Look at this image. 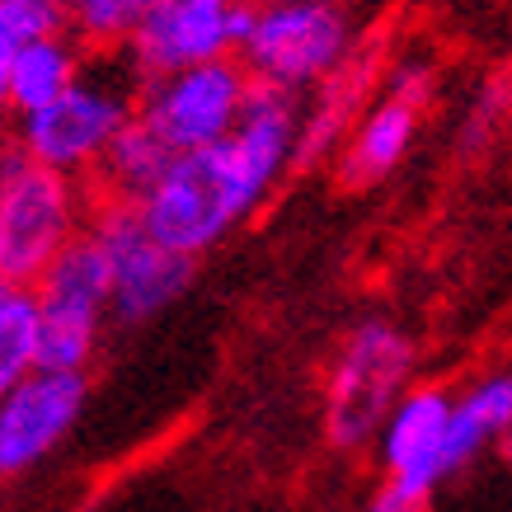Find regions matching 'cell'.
Returning a JSON list of instances; mask_svg holds the SVG:
<instances>
[{
  "label": "cell",
  "instance_id": "1",
  "mask_svg": "<svg viewBox=\"0 0 512 512\" xmlns=\"http://www.w3.org/2000/svg\"><path fill=\"white\" fill-rule=\"evenodd\" d=\"M259 202L264 198L240 170L231 137H221L198 151H179L132 207L156 245L198 259L212 245H221Z\"/></svg>",
  "mask_w": 512,
  "mask_h": 512
},
{
  "label": "cell",
  "instance_id": "2",
  "mask_svg": "<svg viewBox=\"0 0 512 512\" xmlns=\"http://www.w3.org/2000/svg\"><path fill=\"white\" fill-rule=\"evenodd\" d=\"M414 376V343L390 320H367L348 334L334 357L325 390V428L334 447H362L386 423L390 404L409 390Z\"/></svg>",
  "mask_w": 512,
  "mask_h": 512
},
{
  "label": "cell",
  "instance_id": "3",
  "mask_svg": "<svg viewBox=\"0 0 512 512\" xmlns=\"http://www.w3.org/2000/svg\"><path fill=\"white\" fill-rule=\"evenodd\" d=\"M80 221V202L71 174L33 165L15 151L5 156L0 179V282L33 287L52 254L71 240Z\"/></svg>",
  "mask_w": 512,
  "mask_h": 512
},
{
  "label": "cell",
  "instance_id": "4",
  "mask_svg": "<svg viewBox=\"0 0 512 512\" xmlns=\"http://www.w3.org/2000/svg\"><path fill=\"white\" fill-rule=\"evenodd\" d=\"M132 113H137V94L127 90L123 80L76 76L57 99H47L43 109L24 113L19 156L57 174L90 170Z\"/></svg>",
  "mask_w": 512,
  "mask_h": 512
},
{
  "label": "cell",
  "instance_id": "5",
  "mask_svg": "<svg viewBox=\"0 0 512 512\" xmlns=\"http://www.w3.org/2000/svg\"><path fill=\"white\" fill-rule=\"evenodd\" d=\"M240 52L249 80L301 90L348 57V19L334 0H278L259 10V24Z\"/></svg>",
  "mask_w": 512,
  "mask_h": 512
},
{
  "label": "cell",
  "instance_id": "6",
  "mask_svg": "<svg viewBox=\"0 0 512 512\" xmlns=\"http://www.w3.org/2000/svg\"><path fill=\"white\" fill-rule=\"evenodd\" d=\"M90 235L109 259V315L118 325H146L188 292L193 259L156 245L132 202H109Z\"/></svg>",
  "mask_w": 512,
  "mask_h": 512
},
{
  "label": "cell",
  "instance_id": "7",
  "mask_svg": "<svg viewBox=\"0 0 512 512\" xmlns=\"http://www.w3.org/2000/svg\"><path fill=\"white\" fill-rule=\"evenodd\" d=\"M245 66L212 57V62L184 66L170 76H151L137 99V118L156 132L174 156L212 146L235 127L240 99H245Z\"/></svg>",
  "mask_w": 512,
  "mask_h": 512
},
{
  "label": "cell",
  "instance_id": "8",
  "mask_svg": "<svg viewBox=\"0 0 512 512\" xmlns=\"http://www.w3.org/2000/svg\"><path fill=\"white\" fill-rule=\"evenodd\" d=\"M80 372H29L0 395V480H15L66 442L85 409Z\"/></svg>",
  "mask_w": 512,
  "mask_h": 512
},
{
  "label": "cell",
  "instance_id": "9",
  "mask_svg": "<svg viewBox=\"0 0 512 512\" xmlns=\"http://www.w3.org/2000/svg\"><path fill=\"white\" fill-rule=\"evenodd\" d=\"M226 10L231 0H151L127 29L132 66L151 80L226 57Z\"/></svg>",
  "mask_w": 512,
  "mask_h": 512
},
{
  "label": "cell",
  "instance_id": "10",
  "mask_svg": "<svg viewBox=\"0 0 512 512\" xmlns=\"http://www.w3.org/2000/svg\"><path fill=\"white\" fill-rule=\"evenodd\" d=\"M451 395L442 386H414L390 404L386 423L376 428L381 442V466L390 470V484L400 489L409 503H428L433 489L442 484L437 475V442L447 428Z\"/></svg>",
  "mask_w": 512,
  "mask_h": 512
},
{
  "label": "cell",
  "instance_id": "11",
  "mask_svg": "<svg viewBox=\"0 0 512 512\" xmlns=\"http://www.w3.org/2000/svg\"><path fill=\"white\" fill-rule=\"evenodd\" d=\"M512 423V376L494 372L475 381L466 395H451V414L437 442V475L451 480L456 470H466L484 447H494V437L508 433Z\"/></svg>",
  "mask_w": 512,
  "mask_h": 512
},
{
  "label": "cell",
  "instance_id": "12",
  "mask_svg": "<svg viewBox=\"0 0 512 512\" xmlns=\"http://www.w3.org/2000/svg\"><path fill=\"white\" fill-rule=\"evenodd\" d=\"M38 311L52 315H85V320H104L109 315V259L94 235H71L52 264L38 273L29 287Z\"/></svg>",
  "mask_w": 512,
  "mask_h": 512
},
{
  "label": "cell",
  "instance_id": "13",
  "mask_svg": "<svg viewBox=\"0 0 512 512\" xmlns=\"http://www.w3.org/2000/svg\"><path fill=\"white\" fill-rule=\"evenodd\" d=\"M419 132V109H409L400 99H381L362 127H357L353 146H348V156H343V184H376L381 174H390L395 165L404 160L409 151V141Z\"/></svg>",
  "mask_w": 512,
  "mask_h": 512
},
{
  "label": "cell",
  "instance_id": "14",
  "mask_svg": "<svg viewBox=\"0 0 512 512\" xmlns=\"http://www.w3.org/2000/svg\"><path fill=\"white\" fill-rule=\"evenodd\" d=\"M325 80L329 85H325V94H320V104H315L311 123L296 127V146H292L296 165L320 160L329 146L343 137V127L353 123L357 104H362V90H367V80H372V57H362V62H348V57H343Z\"/></svg>",
  "mask_w": 512,
  "mask_h": 512
},
{
  "label": "cell",
  "instance_id": "15",
  "mask_svg": "<svg viewBox=\"0 0 512 512\" xmlns=\"http://www.w3.org/2000/svg\"><path fill=\"white\" fill-rule=\"evenodd\" d=\"M170 160H174L170 146H165V141H160L156 132L132 113V118L118 127V137L104 146V156L94 160V165L104 170V184H109L113 202H137L141 193L165 174Z\"/></svg>",
  "mask_w": 512,
  "mask_h": 512
},
{
  "label": "cell",
  "instance_id": "16",
  "mask_svg": "<svg viewBox=\"0 0 512 512\" xmlns=\"http://www.w3.org/2000/svg\"><path fill=\"white\" fill-rule=\"evenodd\" d=\"M76 76H80V66H76V52H71L66 38H57V33L29 38V43L15 52V62H10L5 104H15L19 113H33V109H43L47 99H57Z\"/></svg>",
  "mask_w": 512,
  "mask_h": 512
},
{
  "label": "cell",
  "instance_id": "17",
  "mask_svg": "<svg viewBox=\"0 0 512 512\" xmlns=\"http://www.w3.org/2000/svg\"><path fill=\"white\" fill-rule=\"evenodd\" d=\"M99 334L104 320H85V315H52L38 311V339H33V372H80L99 353Z\"/></svg>",
  "mask_w": 512,
  "mask_h": 512
},
{
  "label": "cell",
  "instance_id": "18",
  "mask_svg": "<svg viewBox=\"0 0 512 512\" xmlns=\"http://www.w3.org/2000/svg\"><path fill=\"white\" fill-rule=\"evenodd\" d=\"M33 339H38L33 292L0 282V395L33 372Z\"/></svg>",
  "mask_w": 512,
  "mask_h": 512
},
{
  "label": "cell",
  "instance_id": "19",
  "mask_svg": "<svg viewBox=\"0 0 512 512\" xmlns=\"http://www.w3.org/2000/svg\"><path fill=\"white\" fill-rule=\"evenodd\" d=\"M62 10L47 0H0V109H5V80H10V62L29 38L57 33Z\"/></svg>",
  "mask_w": 512,
  "mask_h": 512
},
{
  "label": "cell",
  "instance_id": "20",
  "mask_svg": "<svg viewBox=\"0 0 512 512\" xmlns=\"http://www.w3.org/2000/svg\"><path fill=\"white\" fill-rule=\"evenodd\" d=\"M71 5H76V24L85 38L118 43V38H127V29L137 24L151 0H71Z\"/></svg>",
  "mask_w": 512,
  "mask_h": 512
},
{
  "label": "cell",
  "instance_id": "21",
  "mask_svg": "<svg viewBox=\"0 0 512 512\" xmlns=\"http://www.w3.org/2000/svg\"><path fill=\"white\" fill-rule=\"evenodd\" d=\"M433 94V66L428 62H404L390 71V99H400L409 109H423Z\"/></svg>",
  "mask_w": 512,
  "mask_h": 512
},
{
  "label": "cell",
  "instance_id": "22",
  "mask_svg": "<svg viewBox=\"0 0 512 512\" xmlns=\"http://www.w3.org/2000/svg\"><path fill=\"white\" fill-rule=\"evenodd\" d=\"M503 109H508V85H503V80H494V85L484 90L480 109H475V123H470V132L461 137V141L470 146V151H475V146H484V141L494 137V127H498V118H503Z\"/></svg>",
  "mask_w": 512,
  "mask_h": 512
},
{
  "label": "cell",
  "instance_id": "23",
  "mask_svg": "<svg viewBox=\"0 0 512 512\" xmlns=\"http://www.w3.org/2000/svg\"><path fill=\"white\" fill-rule=\"evenodd\" d=\"M254 24H259V5L254 0H231V10H226V43L240 47L254 33Z\"/></svg>",
  "mask_w": 512,
  "mask_h": 512
},
{
  "label": "cell",
  "instance_id": "24",
  "mask_svg": "<svg viewBox=\"0 0 512 512\" xmlns=\"http://www.w3.org/2000/svg\"><path fill=\"white\" fill-rule=\"evenodd\" d=\"M367 512H419V503H409L395 484H386V489L372 498V508H367Z\"/></svg>",
  "mask_w": 512,
  "mask_h": 512
},
{
  "label": "cell",
  "instance_id": "25",
  "mask_svg": "<svg viewBox=\"0 0 512 512\" xmlns=\"http://www.w3.org/2000/svg\"><path fill=\"white\" fill-rule=\"evenodd\" d=\"M47 5H57V10H62V5H71V0H47Z\"/></svg>",
  "mask_w": 512,
  "mask_h": 512
},
{
  "label": "cell",
  "instance_id": "26",
  "mask_svg": "<svg viewBox=\"0 0 512 512\" xmlns=\"http://www.w3.org/2000/svg\"><path fill=\"white\" fill-rule=\"evenodd\" d=\"M0 179H5V156H0Z\"/></svg>",
  "mask_w": 512,
  "mask_h": 512
},
{
  "label": "cell",
  "instance_id": "27",
  "mask_svg": "<svg viewBox=\"0 0 512 512\" xmlns=\"http://www.w3.org/2000/svg\"><path fill=\"white\" fill-rule=\"evenodd\" d=\"M268 5H278V0H268Z\"/></svg>",
  "mask_w": 512,
  "mask_h": 512
}]
</instances>
